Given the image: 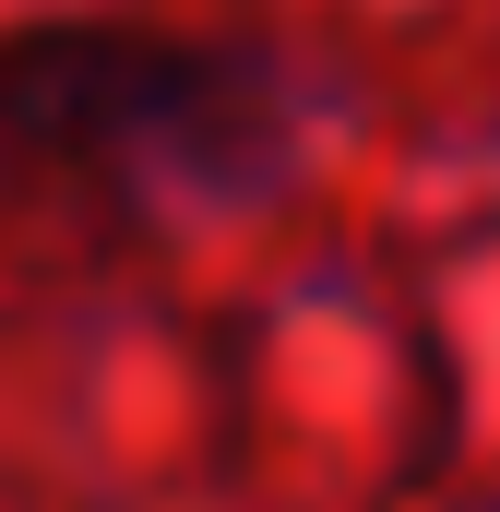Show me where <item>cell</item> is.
<instances>
[{"label": "cell", "instance_id": "6da1fadb", "mask_svg": "<svg viewBox=\"0 0 500 512\" xmlns=\"http://www.w3.org/2000/svg\"><path fill=\"white\" fill-rule=\"evenodd\" d=\"M286 167V84L250 36L36 12L0 24V191L239 203Z\"/></svg>", "mask_w": 500, "mask_h": 512}]
</instances>
